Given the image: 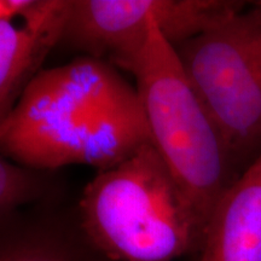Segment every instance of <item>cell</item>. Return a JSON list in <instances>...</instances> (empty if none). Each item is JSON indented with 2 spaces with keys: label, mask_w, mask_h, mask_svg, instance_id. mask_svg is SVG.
<instances>
[{
  "label": "cell",
  "mask_w": 261,
  "mask_h": 261,
  "mask_svg": "<svg viewBox=\"0 0 261 261\" xmlns=\"http://www.w3.org/2000/svg\"><path fill=\"white\" fill-rule=\"evenodd\" d=\"M151 143L136 86L106 60L41 69L0 122V154L32 171L110 168Z\"/></svg>",
  "instance_id": "obj_1"
},
{
  "label": "cell",
  "mask_w": 261,
  "mask_h": 261,
  "mask_svg": "<svg viewBox=\"0 0 261 261\" xmlns=\"http://www.w3.org/2000/svg\"><path fill=\"white\" fill-rule=\"evenodd\" d=\"M76 220L107 261H173L200 252L208 225L152 143L97 172Z\"/></svg>",
  "instance_id": "obj_2"
},
{
  "label": "cell",
  "mask_w": 261,
  "mask_h": 261,
  "mask_svg": "<svg viewBox=\"0 0 261 261\" xmlns=\"http://www.w3.org/2000/svg\"><path fill=\"white\" fill-rule=\"evenodd\" d=\"M139 48L114 65L135 76L151 143L197 211L210 221L230 178L223 137L185 75L177 50L154 21Z\"/></svg>",
  "instance_id": "obj_3"
},
{
  "label": "cell",
  "mask_w": 261,
  "mask_h": 261,
  "mask_svg": "<svg viewBox=\"0 0 261 261\" xmlns=\"http://www.w3.org/2000/svg\"><path fill=\"white\" fill-rule=\"evenodd\" d=\"M185 75L231 159L261 152V5L175 47Z\"/></svg>",
  "instance_id": "obj_4"
},
{
  "label": "cell",
  "mask_w": 261,
  "mask_h": 261,
  "mask_svg": "<svg viewBox=\"0 0 261 261\" xmlns=\"http://www.w3.org/2000/svg\"><path fill=\"white\" fill-rule=\"evenodd\" d=\"M70 6L71 0H34L22 15L0 21V122L62 40Z\"/></svg>",
  "instance_id": "obj_5"
},
{
  "label": "cell",
  "mask_w": 261,
  "mask_h": 261,
  "mask_svg": "<svg viewBox=\"0 0 261 261\" xmlns=\"http://www.w3.org/2000/svg\"><path fill=\"white\" fill-rule=\"evenodd\" d=\"M200 261H261V152L212 212Z\"/></svg>",
  "instance_id": "obj_6"
},
{
  "label": "cell",
  "mask_w": 261,
  "mask_h": 261,
  "mask_svg": "<svg viewBox=\"0 0 261 261\" xmlns=\"http://www.w3.org/2000/svg\"><path fill=\"white\" fill-rule=\"evenodd\" d=\"M77 220L14 211L0 215V261H92Z\"/></svg>",
  "instance_id": "obj_7"
},
{
  "label": "cell",
  "mask_w": 261,
  "mask_h": 261,
  "mask_svg": "<svg viewBox=\"0 0 261 261\" xmlns=\"http://www.w3.org/2000/svg\"><path fill=\"white\" fill-rule=\"evenodd\" d=\"M45 179L41 172L22 167L0 154V215L44 197Z\"/></svg>",
  "instance_id": "obj_8"
},
{
  "label": "cell",
  "mask_w": 261,
  "mask_h": 261,
  "mask_svg": "<svg viewBox=\"0 0 261 261\" xmlns=\"http://www.w3.org/2000/svg\"><path fill=\"white\" fill-rule=\"evenodd\" d=\"M34 0H0V21L22 15Z\"/></svg>",
  "instance_id": "obj_9"
},
{
  "label": "cell",
  "mask_w": 261,
  "mask_h": 261,
  "mask_svg": "<svg viewBox=\"0 0 261 261\" xmlns=\"http://www.w3.org/2000/svg\"><path fill=\"white\" fill-rule=\"evenodd\" d=\"M92 261H103V260H92Z\"/></svg>",
  "instance_id": "obj_10"
},
{
  "label": "cell",
  "mask_w": 261,
  "mask_h": 261,
  "mask_svg": "<svg viewBox=\"0 0 261 261\" xmlns=\"http://www.w3.org/2000/svg\"><path fill=\"white\" fill-rule=\"evenodd\" d=\"M259 4H260V5H261V2H259Z\"/></svg>",
  "instance_id": "obj_11"
},
{
  "label": "cell",
  "mask_w": 261,
  "mask_h": 261,
  "mask_svg": "<svg viewBox=\"0 0 261 261\" xmlns=\"http://www.w3.org/2000/svg\"><path fill=\"white\" fill-rule=\"evenodd\" d=\"M103 261H107V260H103Z\"/></svg>",
  "instance_id": "obj_12"
}]
</instances>
